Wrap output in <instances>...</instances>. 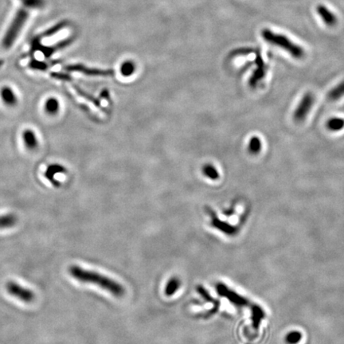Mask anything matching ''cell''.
<instances>
[{"label":"cell","instance_id":"1","mask_svg":"<svg viewBox=\"0 0 344 344\" xmlns=\"http://www.w3.org/2000/svg\"><path fill=\"white\" fill-rule=\"evenodd\" d=\"M68 271L71 277H73L79 282L98 285L100 288L108 291L113 296L118 297L123 296L125 294V288L122 285H120L119 283L98 273L85 270L79 265L69 266Z\"/></svg>","mask_w":344,"mask_h":344},{"label":"cell","instance_id":"2","mask_svg":"<svg viewBox=\"0 0 344 344\" xmlns=\"http://www.w3.org/2000/svg\"><path fill=\"white\" fill-rule=\"evenodd\" d=\"M262 36L266 42L272 45L281 47L296 59H301L304 57L303 49L296 45V43H292L286 36L276 34L269 29L263 30Z\"/></svg>","mask_w":344,"mask_h":344},{"label":"cell","instance_id":"3","mask_svg":"<svg viewBox=\"0 0 344 344\" xmlns=\"http://www.w3.org/2000/svg\"><path fill=\"white\" fill-rule=\"evenodd\" d=\"M28 17V12L24 9L18 11L12 21V24L10 25L9 28L3 40L2 46L4 49H10L13 46L15 40H17L18 35L23 29Z\"/></svg>","mask_w":344,"mask_h":344},{"label":"cell","instance_id":"4","mask_svg":"<svg viewBox=\"0 0 344 344\" xmlns=\"http://www.w3.org/2000/svg\"><path fill=\"white\" fill-rule=\"evenodd\" d=\"M6 289L8 293L14 297L17 298L21 301L24 303H30L34 301L35 299L33 291L30 290L28 288H24L18 283L14 281H9L6 285Z\"/></svg>","mask_w":344,"mask_h":344},{"label":"cell","instance_id":"5","mask_svg":"<svg viewBox=\"0 0 344 344\" xmlns=\"http://www.w3.org/2000/svg\"><path fill=\"white\" fill-rule=\"evenodd\" d=\"M216 290L218 292V295L222 297L226 298L229 301L238 307H246L249 303L247 299L237 293L235 291H233L224 284L219 283L218 285H216Z\"/></svg>","mask_w":344,"mask_h":344},{"label":"cell","instance_id":"6","mask_svg":"<svg viewBox=\"0 0 344 344\" xmlns=\"http://www.w3.org/2000/svg\"><path fill=\"white\" fill-rule=\"evenodd\" d=\"M315 102V97L313 93H305L301 101L298 104L293 113V118L296 122H302L307 118Z\"/></svg>","mask_w":344,"mask_h":344},{"label":"cell","instance_id":"7","mask_svg":"<svg viewBox=\"0 0 344 344\" xmlns=\"http://www.w3.org/2000/svg\"><path fill=\"white\" fill-rule=\"evenodd\" d=\"M73 40L72 37H69L67 40H63V41H61L60 43H57V44L53 46V47H44L40 44V40H36L34 42V43H33L32 47H33V50H34V51L40 50L43 54H45L46 57L49 58V57L52 55L55 51L61 50V49L65 48V47L70 45L72 42H73Z\"/></svg>","mask_w":344,"mask_h":344},{"label":"cell","instance_id":"8","mask_svg":"<svg viewBox=\"0 0 344 344\" xmlns=\"http://www.w3.org/2000/svg\"><path fill=\"white\" fill-rule=\"evenodd\" d=\"M316 12L320 15L323 22L327 26H333L336 24V16L327 7L320 4L316 7Z\"/></svg>","mask_w":344,"mask_h":344},{"label":"cell","instance_id":"9","mask_svg":"<svg viewBox=\"0 0 344 344\" xmlns=\"http://www.w3.org/2000/svg\"><path fill=\"white\" fill-rule=\"evenodd\" d=\"M0 97L4 104L8 106H15L18 103V98L14 90L8 86H4L0 91Z\"/></svg>","mask_w":344,"mask_h":344},{"label":"cell","instance_id":"10","mask_svg":"<svg viewBox=\"0 0 344 344\" xmlns=\"http://www.w3.org/2000/svg\"><path fill=\"white\" fill-rule=\"evenodd\" d=\"M65 70L69 72H79V73H84L86 75H104L108 74L109 72L107 71H101L99 69H90L85 66V65H69L65 66Z\"/></svg>","mask_w":344,"mask_h":344},{"label":"cell","instance_id":"11","mask_svg":"<svg viewBox=\"0 0 344 344\" xmlns=\"http://www.w3.org/2000/svg\"><path fill=\"white\" fill-rule=\"evenodd\" d=\"M65 172H66V170H65L63 166L60 165V164H52V165L50 166L47 168L45 176L47 177V179H49V180L54 183V186H59V183L55 181L54 176L57 174L65 173Z\"/></svg>","mask_w":344,"mask_h":344},{"label":"cell","instance_id":"12","mask_svg":"<svg viewBox=\"0 0 344 344\" xmlns=\"http://www.w3.org/2000/svg\"><path fill=\"white\" fill-rule=\"evenodd\" d=\"M252 323H253V327L255 329H257L260 323L262 321L263 319L265 316L264 311L263 310L262 308L259 306L258 304H254L252 306Z\"/></svg>","mask_w":344,"mask_h":344},{"label":"cell","instance_id":"13","mask_svg":"<svg viewBox=\"0 0 344 344\" xmlns=\"http://www.w3.org/2000/svg\"><path fill=\"white\" fill-rule=\"evenodd\" d=\"M23 140L25 146L30 150H34L39 145L35 133L30 129H26L23 132Z\"/></svg>","mask_w":344,"mask_h":344},{"label":"cell","instance_id":"14","mask_svg":"<svg viewBox=\"0 0 344 344\" xmlns=\"http://www.w3.org/2000/svg\"><path fill=\"white\" fill-rule=\"evenodd\" d=\"M60 109V104L58 100L54 97L47 99L45 104V111L49 115H56Z\"/></svg>","mask_w":344,"mask_h":344},{"label":"cell","instance_id":"15","mask_svg":"<svg viewBox=\"0 0 344 344\" xmlns=\"http://www.w3.org/2000/svg\"><path fill=\"white\" fill-rule=\"evenodd\" d=\"M17 222V218L14 214L0 215V229H8L13 227Z\"/></svg>","mask_w":344,"mask_h":344},{"label":"cell","instance_id":"16","mask_svg":"<svg viewBox=\"0 0 344 344\" xmlns=\"http://www.w3.org/2000/svg\"><path fill=\"white\" fill-rule=\"evenodd\" d=\"M344 96V81L337 85L335 87L333 88L332 90L328 93L327 97L330 101H335L342 98Z\"/></svg>","mask_w":344,"mask_h":344},{"label":"cell","instance_id":"17","mask_svg":"<svg viewBox=\"0 0 344 344\" xmlns=\"http://www.w3.org/2000/svg\"><path fill=\"white\" fill-rule=\"evenodd\" d=\"M327 128L331 132H338L344 129V119L340 118H333L327 122Z\"/></svg>","mask_w":344,"mask_h":344},{"label":"cell","instance_id":"18","mask_svg":"<svg viewBox=\"0 0 344 344\" xmlns=\"http://www.w3.org/2000/svg\"><path fill=\"white\" fill-rule=\"evenodd\" d=\"M180 286V281L179 280L177 279L175 277L171 278L169 281H168V284L166 285L165 292L166 296H171L176 292Z\"/></svg>","mask_w":344,"mask_h":344},{"label":"cell","instance_id":"19","mask_svg":"<svg viewBox=\"0 0 344 344\" xmlns=\"http://www.w3.org/2000/svg\"><path fill=\"white\" fill-rule=\"evenodd\" d=\"M303 335L299 331H291L285 337V341L287 344H298L302 340Z\"/></svg>","mask_w":344,"mask_h":344},{"label":"cell","instance_id":"20","mask_svg":"<svg viewBox=\"0 0 344 344\" xmlns=\"http://www.w3.org/2000/svg\"><path fill=\"white\" fill-rule=\"evenodd\" d=\"M213 225H214L216 228H218L220 231L227 234V235H235V233L237 232L235 227H233L232 225H228V224L224 223V222L223 223H222V222H220V221L217 219H215L213 221Z\"/></svg>","mask_w":344,"mask_h":344},{"label":"cell","instance_id":"21","mask_svg":"<svg viewBox=\"0 0 344 344\" xmlns=\"http://www.w3.org/2000/svg\"><path fill=\"white\" fill-rule=\"evenodd\" d=\"M68 23L67 21H62V22H60L58 24L55 25V26H53L51 28L47 30V31L43 34V37H50V36L54 35V34H57L58 31L62 30V29L65 28V26H67Z\"/></svg>","mask_w":344,"mask_h":344},{"label":"cell","instance_id":"22","mask_svg":"<svg viewBox=\"0 0 344 344\" xmlns=\"http://www.w3.org/2000/svg\"><path fill=\"white\" fill-rule=\"evenodd\" d=\"M20 1L26 8H34V9L43 8L45 5L44 0H20Z\"/></svg>","mask_w":344,"mask_h":344},{"label":"cell","instance_id":"23","mask_svg":"<svg viewBox=\"0 0 344 344\" xmlns=\"http://www.w3.org/2000/svg\"><path fill=\"white\" fill-rule=\"evenodd\" d=\"M249 151L253 154H257L261 149V142L258 137H253L250 142H249Z\"/></svg>","mask_w":344,"mask_h":344},{"label":"cell","instance_id":"24","mask_svg":"<svg viewBox=\"0 0 344 344\" xmlns=\"http://www.w3.org/2000/svg\"><path fill=\"white\" fill-rule=\"evenodd\" d=\"M30 66L32 68L36 69H46L47 68V63H44V62H37V61H34L30 63Z\"/></svg>","mask_w":344,"mask_h":344},{"label":"cell","instance_id":"25","mask_svg":"<svg viewBox=\"0 0 344 344\" xmlns=\"http://www.w3.org/2000/svg\"><path fill=\"white\" fill-rule=\"evenodd\" d=\"M52 77L53 78H54V79H60V80L67 81L70 79V77H69L66 74H64V73H53Z\"/></svg>","mask_w":344,"mask_h":344},{"label":"cell","instance_id":"26","mask_svg":"<svg viewBox=\"0 0 344 344\" xmlns=\"http://www.w3.org/2000/svg\"><path fill=\"white\" fill-rule=\"evenodd\" d=\"M198 290L200 292L202 296H203V297L206 298L208 301H212V297L209 295L208 292L205 290L204 288H202L201 286H199V288H198Z\"/></svg>","mask_w":344,"mask_h":344}]
</instances>
